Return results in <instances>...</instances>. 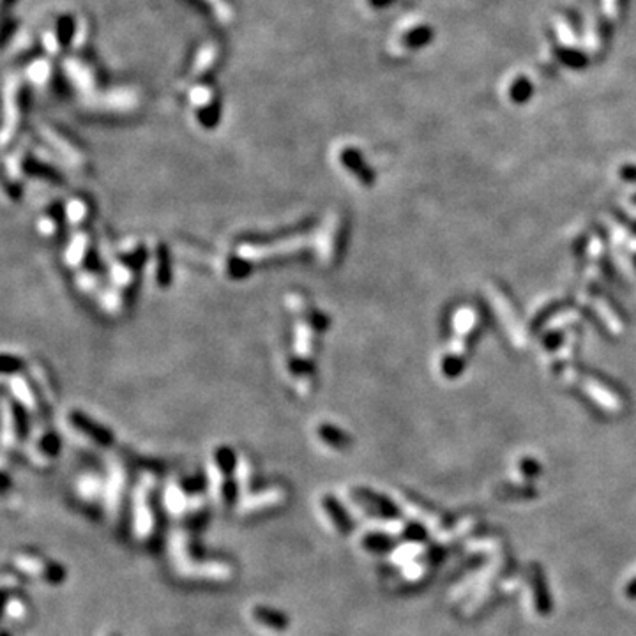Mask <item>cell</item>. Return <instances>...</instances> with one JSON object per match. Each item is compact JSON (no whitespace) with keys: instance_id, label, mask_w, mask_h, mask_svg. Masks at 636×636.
I'll list each match as a JSON object with an SVG mask.
<instances>
[{"instance_id":"obj_11","label":"cell","mask_w":636,"mask_h":636,"mask_svg":"<svg viewBox=\"0 0 636 636\" xmlns=\"http://www.w3.org/2000/svg\"><path fill=\"white\" fill-rule=\"evenodd\" d=\"M25 444H27V454L31 456L32 462L41 463V465L57 458L58 451H61V437L46 419H39L38 426L31 429V435L25 440Z\"/></svg>"},{"instance_id":"obj_2","label":"cell","mask_w":636,"mask_h":636,"mask_svg":"<svg viewBox=\"0 0 636 636\" xmlns=\"http://www.w3.org/2000/svg\"><path fill=\"white\" fill-rule=\"evenodd\" d=\"M348 221L341 211H333L317 223L311 231V256L322 269H333L340 264L347 246Z\"/></svg>"},{"instance_id":"obj_9","label":"cell","mask_w":636,"mask_h":636,"mask_svg":"<svg viewBox=\"0 0 636 636\" xmlns=\"http://www.w3.org/2000/svg\"><path fill=\"white\" fill-rule=\"evenodd\" d=\"M31 417L27 410L21 405H18L9 395L4 392L2 396V437L4 446L14 447L18 444L25 442L31 435Z\"/></svg>"},{"instance_id":"obj_16","label":"cell","mask_w":636,"mask_h":636,"mask_svg":"<svg viewBox=\"0 0 636 636\" xmlns=\"http://www.w3.org/2000/svg\"><path fill=\"white\" fill-rule=\"evenodd\" d=\"M64 212L66 219H68V226L71 230L90 228V223L95 214L94 202H92L89 194L75 193L64 200Z\"/></svg>"},{"instance_id":"obj_10","label":"cell","mask_w":636,"mask_h":636,"mask_svg":"<svg viewBox=\"0 0 636 636\" xmlns=\"http://www.w3.org/2000/svg\"><path fill=\"white\" fill-rule=\"evenodd\" d=\"M150 283L156 290L165 292L174 283V256H172L170 246L163 241H154L149 246V259H147V269Z\"/></svg>"},{"instance_id":"obj_25","label":"cell","mask_w":636,"mask_h":636,"mask_svg":"<svg viewBox=\"0 0 636 636\" xmlns=\"http://www.w3.org/2000/svg\"><path fill=\"white\" fill-rule=\"evenodd\" d=\"M564 14L565 18H568L569 25H571L573 32H575V34H580V32H582V18H580V14L576 13L575 9H565Z\"/></svg>"},{"instance_id":"obj_6","label":"cell","mask_w":636,"mask_h":636,"mask_svg":"<svg viewBox=\"0 0 636 636\" xmlns=\"http://www.w3.org/2000/svg\"><path fill=\"white\" fill-rule=\"evenodd\" d=\"M64 426L73 433L75 437H78L83 442L90 444V446L101 447V449H108L115 442V435L110 428H106L103 422H99L98 419L92 417L90 414H87L82 409H68L66 410L64 417Z\"/></svg>"},{"instance_id":"obj_23","label":"cell","mask_w":636,"mask_h":636,"mask_svg":"<svg viewBox=\"0 0 636 636\" xmlns=\"http://www.w3.org/2000/svg\"><path fill=\"white\" fill-rule=\"evenodd\" d=\"M322 504H323V507H325V509H327V513H329L330 516H333L334 523H336L338 527L343 528V531H347V528H348V518H347V514L343 513V509H341V506H338L336 500H334L333 497H323Z\"/></svg>"},{"instance_id":"obj_4","label":"cell","mask_w":636,"mask_h":636,"mask_svg":"<svg viewBox=\"0 0 636 636\" xmlns=\"http://www.w3.org/2000/svg\"><path fill=\"white\" fill-rule=\"evenodd\" d=\"M4 380V392L9 395L18 405L24 407L32 417L36 419H46L50 414L51 407L48 405V402L43 396L41 389L38 387L36 380L32 378V375L28 373V367L21 373L13 375V377H6Z\"/></svg>"},{"instance_id":"obj_12","label":"cell","mask_w":636,"mask_h":636,"mask_svg":"<svg viewBox=\"0 0 636 636\" xmlns=\"http://www.w3.org/2000/svg\"><path fill=\"white\" fill-rule=\"evenodd\" d=\"M34 228L43 241H58L64 235L66 228H69L64 212V202L53 200L43 205L41 211L36 216Z\"/></svg>"},{"instance_id":"obj_5","label":"cell","mask_w":636,"mask_h":636,"mask_svg":"<svg viewBox=\"0 0 636 636\" xmlns=\"http://www.w3.org/2000/svg\"><path fill=\"white\" fill-rule=\"evenodd\" d=\"M281 375L285 384L296 392L299 398H310L318 384L317 361L304 359L286 350L281 358Z\"/></svg>"},{"instance_id":"obj_7","label":"cell","mask_w":636,"mask_h":636,"mask_svg":"<svg viewBox=\"0 0 636 636\" xmlns=\"http://www.w3.org/2000/svg\"><path fill=\"white\" fill-rule=\"evenodd\" d=\"M41 137L46 140V143L55 150V154H58L69 167L75 168L76 172H82V174L89 172V154L80 145L78 140H75L71 135L62 131L61 127L51 126V124L41 126Z\"/></svg>"},{"instance_id":"obj_26","label":"cell","mask_w":636,"mask_h":636,"mask_svg":"<svg viewBox=\"0 0 636 636\" xmlns=\"http://www.w3.org/2000/svg\"><path fill=\"white\" fill-rule=\"evenodd\" d=\"M613 7H615L617 16L622 18L624 13H626V9H627V0H613Z\"/></svg>"},{"instance_id":"obj_15","label":"cell","mask_w":636,"mask_h":636,"mask_svg":"<svg viewBox=\"0 0 636 636\" xmlns=\"http://www.w3.org/2000/svg\"><path fill=\"white\" fill-rule=\"evenodd\" d=\"M25 113H27V98L21 87H14L13 94L7 98L6 103V117H4V147H9L20 135L24 127Z\"/></svg>"},{"instance_id":"obj_24","label":"cell","mask_w":636,"mask_h":636,"mask_svg":"<svg viewBox=\"0 0 636 636\" xmlns=\"http://www.w3.org/2000/svg\"><path fill=\"white\" fill-rule=\"evenodd\" d=\"M255 613L264 624L274 627V630H283V627H286V617L281 615V613L273 612V610H256Z\"/></svg>"},{"instance_id":"obj_18","label":"cell","mask_w":636,"mask_h":636,"mask_svg":"<svg viewBox=\"0 0 636 636\" xmlns=\"http://www.w3.org/2000/svg\"><path fill=\"white\" fill-rule=\"evenodd\" d=\"M313 435L322 446L334 451L345 449V447L350 446L352 442L350 437H348V433L345 432L343 428H340V426L333 424V422L329 421L317 422V424L313 426Z\"/></svg>"},{"instance_id":"obj_20","label":"cell","mask_w":636,"mask_h":636,"mask_svg":"<svg viewBox=\"0 0 636 636\" xmlns=\"http://www.w3.org/2000/svg\"><path fill=\"white\" fill-rule=\"evenodd\" d=\"M433 36H435V32H433V28L429 25H419V27L412 28V31L403 34L402 45L405 48H410V50H417V48L429 45Z\"/></svg>"},{"instance_id":"obj_14","label":"cell","mask_w":636,"mask_h":636,"mask_svg":"<svg viewBox=\"0 0 636 636\" xmlns=\"http://www.w3.org/2000/svg\"><path fill=\"white\" fill-rule=\"evenodd\" d=\"M336 163L341 168L347 177H350L352 181L358 182V186L367 187L373 182V172H371L370 165L364 161L363 152L358 147L352 145H343L336 150Z\"/></svg>"},{"instance_id":"obj_21","label":"cell","mask_w":636,"mask_h":636,"mask_svg":"<svg viewBox=\"0 0 636 636\" xmlns=\"http://www.w3.org/2000/svg\"><path fill=\"white\" fill-rule=\"evenodd\" d=\"M28 359H25L24 355L16 354V352H4L2 354V378L13 377V375L21 373L28 367Z\"/></svg>"},{"instance_id":"obj_8","label":"cell","mask_w":636,"mask_h":636,"mask_svg":"<svg viewBox=\"0 0 636 636\" xmlns=\"http://www.w3.org/2000/svg\"><path fill=\"white\" fill-rule=\"evenodd\" d=\"M98 255V241H95V235L92 234L90 228L73 230L66 241L64 249H62V264L69 273L75 274Z\"/></svg>"},{"instance_id":"obj_17","label":"cell","mask_w":636,"mask_h":636,"mask_svg":"<svg viewBox=\"0 0 636 636\" xmlns=\"http://www.w3.org/2000/svg\"><path fill=\"white\" fill-rule=\"evenodd\" d=\"M255 269L256 267L246 256H242L235 248H231L230 251L221 253L218 256V260H216V271L226 281H244V279H248L253 274Z\"/></svg>"},{"instance_id":"obj_19","label":"cell","mask_w":636,"mask_h":636,"mask_svg":"<svg viewBox=\"0 0 636 636\" xmlns=\"http://www.w3.org/2000/svg\"><path fill=\"white\" fill-rule=\"evenodd\" d=\"M553 53L557 57V61H561L562 64L568 66L571 69H583L589 66V57L582 51L575 50V48H568V46H553Z\"/></svg>"},{"instance_id":"obj_13","label":"cell","mask_w":636,"mask_h":636,"mask_svg":"<svg viewBox=\"0 0 636 636\" xmlns=\"http://www.w3.org/2000/svg\"><path fill=\"white\" fill-rule=\"evenodd\" d=\"M191 103L194 108V119L204 130H214L221 119V103L212 87L198 85L191 92Z\"/></svg>"},{"instance_id":"obj_27","label":"cell","mask_w":636,"mask_h":636,"mask_svg":"<svg viewBox=\"0 0 636 636\" xmlns=\"http://www.w3.org/2000/svg\"><path fill=\"white\" fill-rule=\"evenodd\" d=\"M392 2H395V0H370V4L373 7H387L391 6Z\"/></svg>"},{"instance_id":"obj_22","label":"cell","mask_w":636,"mask_h":636,"mask_svg":"<svg viewBox=\"0 0 636 636\" xmlns=\"http://www.w3.org/2000/svg\"><path fill=\"white\" fill-rule=\"evenodd\" d=\"M532 94H534V85H532V82L527 78V76H518V78L511 83L509 95L514 103H518V105L527 103Z\"/></svg>"},{"instance_id":"obj_3","label":"cell","mask_w":636,"mask_h":636,"mask_svg":"<svg viewBox=\"0 0 636 636\" xmlns=\"http://www.w3.org/2000/svg\"><path fill=\"white\" fill-rule=\"evenodd\" d=\"M6 177L24 187L27 182L34 181L46 186H62L64 182V177L55 165L25 147L13 150V154L6 157Z\"/></svg>"},{"instance_id":"obj_1","label":"cell","mask_w":636,"mask_h":636,"mask_svg":"<svg viewBox=\"0 0 636 636\" xmlns=\"http://www.w3.org/2000/svg\"><path fill=\"white\" fill-rule=\"evenodd\" d=\"M147 259L149 244L140 239H126L112 253L106 262V285L95 299L106 317L120 318L131 310L147 269Z\"/></svg>"}]
</instances>
